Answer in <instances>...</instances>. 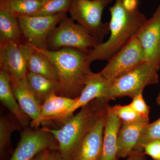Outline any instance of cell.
Returning <instances> with one entry per match:
<instances>
[{"label":"cell","mask_w":160,"mask_h":160,"mask_svg":"<svg viewBox=\"0 0 160 160\" xmlns=\"http://www.w3.org/2000/svg\"><path fill=\"white\" fill-rule=\"evenodd\" d=\"M111 15L109 38L88 53V61H109L129 41L135 37L147 19L140 12L138 0H115L109 8Z\"/></svg>","instance_id":"cell-1"},{"label":"cell","mask_w":160,"mask_h":160,"mask_svg":"<svg viewBox=\"0 0 160 160\" xmlns=\"http://www.w3.org/2000/svg\"><path fill=\"white\" fill-rule=\"evenodd\" d=\"M30 45L44 56L56 71L59 96L72 98L79 97L93 73L88 61L89 51L71 48L52 50Z\"/></svg>","instance_id":"cell-2"},{"label":"cell","mask_w":160,"mask_h":160,"mask_svg":"<svg viewBox=\"0 0 160 160\" xmlns=\"http://www.w3.org/2000/svg\"><path fill=\"white\" fill-rule=\"evenodd\" d=\"M111 100L104 97L92 100L68 119L59 129L44 127L58 144L59 152L65 160H72L84 137L106 113Z\"/></svg>","instance_id":"cell-3"},{"label":"cell","mask_w":160,"mask_h":160,"mask_svg":"<svg viewBox=\"0 0 160 160\" xmlns=\"http://www.w3.org/2000/svg\"><path fill=\"white\" fill-rule=\"evenodd\" d=\"M159 69L151 63L144 61L134 69L113 81L106 98L111 100L124 97L133 98L142 93L146 86L158 82V71Z\"/></svg>","instance_id":"cell-4"},{"label":"cell","mask_w":160,"mask_h":160,"mask_svg":"<svg viewBox=\"0 0 160 160\" xmlns=\"http://www.w3.org/2000/svg\"><path fill=\"white\" fill-rule=\"evenodd\" d=\"M113 0H72L69 14L72 19L83 26L97 40L103 42L109 34V22H102L103 11Z\"/></svg>","instance_id":"cell-5"},{"label":"cell","mask_w":160,"mask_h":160,"mask_svg":"<svg viewBox=\"0 0 160 160\" xmlns=\"http://www.w3.org/2000/svg\"><path fill=\"white\" fill-rule=\"evenodd\" d=\"M98 45L96 39L83 26L67 16L52 32L47 40V49L49 47L56 50L71 48L89 51Z\"/></svg>","instance_id":"cell-6"},{"label":"cell","mask_w":160,"mask_h":160,"mask_svg":"<svg viewBox=\"0 0 160 160\" xmlns=\"http://www.w3.org/2000/svg\"><path fill=\"white\" fill-rule=\"evenodd\" d=\"M144 61H146L143 49L135 37L108 61L99 73L103 78L112 82Z\"/></svg>","instance_id":"cell-7"},{"label":"cell","mask_w":160,"mask_h":160,"mask_svg":"<svg viewBox=\"0 0 160 160\" xmlns=\"http://www.w3.org/2000/svg\"><path fill=\"white\" fill-rule=\"evenodd\" d=\"M45 150L58 151V144L52 135L43 127L26 128L9 160H32Z\"/></svg>","instance_id":"cell-8"},{"label":"cell","mask_w":160,"mask_h":160,"mask_svg":"<svg viewBox=\"0 0 160 160\" xmlns=\"http://www.w3.org/2000/svg\"><path fill=\"white\" fill-rule=\"evenodd\" d=\"M67 16L66 12L49 16L18 17L23 36L32 46L47 49V40L58 24Z\"/></svg>","instance_id":"cell-9"},{"label":"cell","mask_w":160,"mask_h":160,"mask_svg":"<svg viewBox=\"0 0 160 160\" xmlns=\"http://www.w3.org/2000/svg\"><path fill=\"white\" fill-rule=\"evenodd\" d=\"M136 37L142 46L145 61L160 68V2Z\"/></svg>","instance_id":"cell-10"},{"label":"cell","mask_w":160,"mask_h":160,"mask_svg":"<svg viewBox=\"0 0 160 160\" xmlns=\"http://www.w3.org/2000/svg\"><path fill=\"white\" fill-rule=\"evenodd\" d=\"M112 83V82L103 78L99 72L93 73L74 105L65 113L52 122L61 125L62 126L68 119L73 115L75 111L78 109L86 106L95 99L106 98Z\"/></svg>","instance_id":"cell-11"},{"label":"cell","mask_w":160,"mask_h":160,"mask_svg":"<svg viewBox=\"0 0 160 160\" xmlns=\"http://www.w3.org/2000/svg\"><path fill=\"white\" fill-rule=\"evenodd\" d=\"M106 113L100 118L78 148L72 160H99L102 151Z\"/></svg>","instance_id":"cell-12"},{"label":"cell","mask_w":160,"mask_h":160,"mask_svg":"<svg viewBox=\"0 0 160 160\" xmlns=\"http://www.w3.org/2000/svg\"><path fill=\"white\" fill-rule=\"evenodd\" d=\"M0 67L11 79H26L28 69L19 44L10 43L0 46Z\"/></svg>","instance_id":"cell-13"},{"label":"cell","mask_w":160,"mask_h":160,"mask_svg":"<svg viewBox=\"0 0 160 160\" xmlns=\"http://www.w3.org/2000/svg\"><path fill=\"white\" fill-rule=\"evenodd\" d=\"M77 98L61 96L55 93L51 94L41 105L40 114L36 118L30 122V127L38 129L44 123L52 122L68 111Z\"/></svg>","instance_id":"cell-14"},{"label":"cell","mask_w":160,"mask_h":160,"mask_svg":"<svg viewBox=\"0 0 160 160\" xmlns=\"http://www.w3.org/2000/svg\"><path fill=\"white\" fill-rule=\"evenodd\" d=\"M122 125L121 120L108 106L104 126L102 151L99 160H119L117 158V138Z\"/></svg>","instance_id":"cell-15"},{"label":"cell","mask_w":160,"mask_h":160,"mask_svg":"<svg viewBox=\"0 0 160 160\" xmlns=\"http://www.w3.org/2000/svg\"><path fill=\"white\" fill-rule=\"evenodd\" d=\"M10 85L22 110L32 120L36 118L41 112V104L29 87L27 79H10Z\"/></svg>","instance_id":"cell-16"},{"label":"cell","mask_w":160,"mask_h":160,"mask_svg":"<svg viewBox=\"0 0 160 160\" xmlns=\"http://www.w3.org/2000/svg\"><path fill=\"white\" fill-rule=\"evenodd\" d=\"M19 47L29 72L58 82L56 71L44 56L33 49L28 42L20 44Z\"/></svg>","instance_id":"cell-17"},{"label":"cell","mask_w":160,"mask_h":160,"mask_svg":"<svg viewBox=\"0 0 160 160\" xmlns=\"http://www.w3.org/2000/svg\"><path fill=\"white\" fill-rule=\"evenodd\" d=\"M0 101L1 103L11 112L22 128H27L30 125L29 118L24 113L16 102L12 90L10 79L6 71L0 70Z\"/></svg>","instance_id":"cell-18"},{"label":"cell","mask_w":160,"mask_h":160,"mask_svg":"<svg viewBox=\"0 0 160 160\" xmlns=\"http://www.w3.org/2000/svg\"><path fill=\"white\" fill-rule=\"evenodd\" d=\"M22 36L17 17L0 6V46L10 43L20 45Z\"/></svg>","instance_id":"cell-19"},{"label":"cell","mask_w":160,"mask_h":160,"mask_svg":"<svg viewBox=\"0 0 160 160\" xmlns=\"http://www.w3.org/2000/svg\"><path fill=\"white\" fill-rule=\"evenodd\" d=\"M147 124H122L117 138L118 159L129 156L136 146L143 128Z\"/></svg>","instance_id":"cell-20"},{"label":"cell","mask_w":160,"mask_h":160,"mask_svg":"<svg viewBox=\"0 0 160 160\" xmlns=\"http://www.w3.org/2000/svg\"><path fill=\"white\" fill-rule=\"evenodd\" d=\"M26 79L29 87L41 105L51 94L55 93L59 95V84L57 81L29 71Z\"/></svg>","instance_id":"cell-21"},{"label":"cell","mask_w":160,"mask_h":160,"mask_svg":"<svg viewBox=\"0 0 160 160\" xmlns=\"http://www.w3.org/2000/svg\"><path fill=\"white\" fill-rule=\"evenodd\" d=\"M45 1L0 0V6L6 8L18 18L26 16H33L42 7Z\"/></svg>","instance_id":"cell-22"},{"label":"cell","mask_w":160,"mask_h":160,"mask_svg":"<svg viewBox=\"0 0 160 160\" xmlns=\"http://www.w3.org/2000/svg\"><path fill=\"white\" fill-rule=\"evenodd\" d=\"M21 126L17 121H13L9 118L1 117L0 119V154L3 157L10 143L12 133L16 130L20 131Z\"/></svg>","instance_id":"cell-23"},{"label":"cell","mask_w":160,"mask_h":160,"mask_svg":"<svg viewBox=\"0 0 160 160\" xmlns=\"http://www.w3.org/2000/svg\"><path fill=\"white\" fill-rule=\"evenodd\" d=\"M160 140V118L153 122L146 124L143 128L134 150L143 151L147 144Z\"/></svg>","instance_id":"cell-24"},{"label":"cell","mask_w":160,"mask_h":160,"mask_svg":"<svg viewBox=\"0 0 160 160\" xmlns=\"http://www.w3.org/2000/svg\"><path fill=\"white\" fill-rule=\"evenodd\" d=\"M72 0H46L33 16L52 15L69 12Z\"/></svg>","instance_id":"cell-25"},{"label":"cell","mask_w":160,"mask_h":160,"mask_svg":"<svg viewBox=\"0 0 160 160\" xmlns=\"http://www.w3.org/2000/svg\"><path fill=\"white\" fill-rule=\"evenodd\" d=\"M112 111L122 122V124H134L147 123L145 120L128 105H116L109 106Z\"/></svg>","instance_id":"cell-26"},{"label":"cell","mask_w":160,"mask_h":160,"mask_svg":"<svg viewBox=\"0 0 160 160\" xmlns=\"http://www.w3.org/2000/svg\"><path fill=\"white\" fill-rule=\"evenodd\" d=\"M132 99L129 106L134 110L143 119L149 123L150 107L147 106L143 98L142 93L137 95Z\"/></svg>","instance_id":"cell-27"},{"label":"cell","mask_w":160,"mask_h":160,"mask_svg":"<svg viewBox=\"0 0 160 160\" xmlns=\"http://www.w3.org/2000/svg\"><path fill=\"white\" fill-rule=\"evenodd\" d=\"M144 154L149 156L154 160H160V140L154 141L144 147Z\"/></svg>","instance_id":"cell-28"},{"label":"cell","mask_w":160,"mask_h":160,"mask_svg":"<svg viewBox=\"0 0 160 160\" xmlns=\"http://www.w3.org/2000/svg\"><path fill=\"white\" fill-rule=\"evenodd\" d=\"M144 152L134 150L132 152L126 160H146Z\"/></svg>","instance_id":"cell-29"},{"label":"cell","mask_w":160,"mask_h":160,"mask_svg":"<svg viewBox=\"0 0 160 160\" xmlns=\"http://www.w3.org/2000/svg\"><path fill=\"white\" fill-rule=\"evenodd\" d=\"M47 160H65L58 151H51Z\"/></svg>","instance_id":"cell-30"},{"label":"cell","mask_w":160,"mask_h":160,"mask_svg":"<svg viewBox=\"0 0 160 160\" xmlns=\"http://www.w3.org/2000/svg\"><path fill=\"white\" fill-rule=\"evenodd\" d=\"M51 150H45L41 152L32 160H47Z\"/></svg>","instance_id":"cell-31"},{"label":"cell","mask_w":160,"mask_h":160,"mask_svg":"<svg viewBox=\"0 0 160 160\" xmlns=\"http://www.w3.org/2000/svg\"><path fill=\"white\" fill-rule=\"evenodd\" d=\"M157 103L158 105L160 106V90L159 94L158 95L157 98H156Z\"/></svg>","instance_id":"cell-32"},{"label":"cell","mask_w":160,"mask_h":160,"mask_svg":"<svg viewBox=\"0 0 160 160\" xmlns=\"http://www.w3.org/2000/svg\"><path fill=\"white\" fill-rule=\"evenodd\" d=\"M40 1H46V0H40Z\"/></svg>","instance_id":"cell-33"},{"label":"cell","mask_w":160,"mask_h":160,"mask_svg":"<svg viewBox=\"0 0 160 160\" xmlns=\"http://www.w3.org/2000/svg\"></svg>","instance_id":"cell-34"}]
</instances>
